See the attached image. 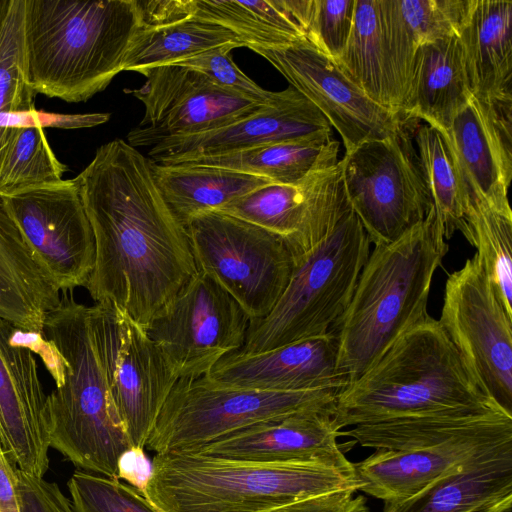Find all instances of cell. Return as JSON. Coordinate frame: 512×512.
I'll list each match as a JSON object with an SVG mask.
<instances>
[{"instance_id":"cell-1","label":"cell","mask_w":512,"mask_h":512,"mask_svg":"<svg viewBox=\"0 0 512 512\" xmlns=\"http://www.w3.org/2000/svg\"><path fill=\"white\" fill-rule=\"evenodd\" d=\"M95 241L85 286L146 327L198 272L185 227L154 181L149 159L122 139L101 145L74 178Z\"/></svg>"},{"instance_id":"cell-2","label":"cell","mask_w":512,"mask_h":512,"mask_svg":"<svg viewBox=\"0 0 512 512\" xmlns=\"http://www.w3.org/2000/svg\"><path fill=\"white\" fill-rule=\"evenodd\" d=\"M307 217L287 242L294 268L271 312L250 323L237 352L257 353L330 332L349 305L371 241L344 189L340 161L299 183Z\"/></svg>"},{"instance_id":"cell-3","label":"cell","mask_w":512,"mask_h":512,"mask_svg":"<svg viewBox=\"0 0 512 512\" xmlns=\"http://www.w3.org/2000/svg\"><path fill=\"white\" fill-rule=\"evenodd\" d=\"M449 250L434 205L397 240L374 245L333 329L337 369L353 382L428 314L434 274Z\"/></svg>"},{"instance_id":"cell-4","label":"cell","mask_w":512,"mask_h":512,"mask_svg":"<svg viewBox=\"0 0 512 512\" xmlns=\"http://www.w3.org/2000/svg\"><path fill=\"white\" fill-rule=\"evenodd\" d=\"M27 81L35 94L86 102L123 72L143 24L139 0H24Z\"/></svg>"},{"instance_id":"cell-5","label":"cell","mask_w":512,"mask_h":512,"mask_svg":"<svg viewBox=\"0 0 512 512\" xmlns=\"http://www.w3.org/2000/svg\"><path fill=\"white\" fill-rule=\"evenodd\" d=\"M151 461L144 496L162 512H267L363 487L355 468L316 461L256 462L200 453L155 454Z\"/></svg>"},{"instance_id":"cell-6","label":"cell","mask_w":512,"mask_h":512,"mask_svg":"<svg viewBox=\"0 0 512 512\" xmlns=\"http://www.w3.org/2000/svg\"><path fill=\"white\" fill-rule=\"evenodd\" d=\"M43 335L66 367L64 383L47 395L43 408L49 447L78 470L118 479V459L132 445L94 343L90 306L77 302L73 290L61 291L46 314Z\"/></svg>"},{"instance_id":"cell-7","label":"cell","mask_w":512,"mask_h":512,"mask_svg":"<svg viewBox=\"0 0 512 512\" xmlns=\"http://www.w3.org/2000/svg\"><path fill=\"white\" fill-rule=\"evenodd\" d=\"M480 407L501 408L475 382L439 321L427 315L339 391L332 418L341 431L388 419Z\"/></svg>"},{"instance_id":"cell-8","label":"cell","mask_w":512,"mask_h":512,"mask_svg":"<svg viewBox=\"0 0 512 512\" xmlns=\"http://www.w3.org/2000/svg\"><path fill=\"white\" fill-rule=\"evenodd\" d=\"M341 388L266 391L178 379L146 443L155 454L192 453L242 428L310 413L333 414Z\"/></svg>"},{"instance_id":"cell-9","label":"cell","mask_w":512,"mask_h":512,"mask_svg":"<svg viewBox=\"0 0 512 512\" xmlns=\"http://www.w3.org/2000/svg\"><path fill=\"white\" fill-rule=\"evenodd\" d=\"M197 271L214 279L252 321L266 317L294 268L284 238L219 211L202 212L184 226Z\"/></svg>"},{"instance_id":"cell-10","label":"cell","mask_w":512,"mask_h":512,"mask_svg":"<svg viewBox=\"0 0 512 512\" xmlns=\"http://www.w3.org/2000/svg\"><path fill=\"white\" fill-rule=\"evenodd\" d=\"M347 198L371 244H387L424 220L433 202L403 127L340 160Z\"/></svg>"},{"instance_id":"cell-11","label":"cell","mask_w":512,"mask_h":512,"mask_svg":"<svg viewBox=\"0 0 512 512\" xmlns=\"http://www.w3.org/2000/svg\"><path fill=\"white\" fill-rule=\"evenodd\" d=\"M90 322L115 409L131 445L145 449L178 379L145 327L115 305L90 306Z\"/></svg>"},{"instance_id":"cell-12","label":"cell","mask_w":512,"mask_h":512,"mask_svg":"<svg viewBox=\"0 0 512 512\" xmlns=\"http://www.w3.org/2000/svg\"><path fill=\"white\" fill-rule=\"evenodd\" d=\"M438 321L480 389L512 414V317L475 254L448 275Z\"/></svg>"},{"instance_id":"cell-13","label":"cell","mask_w":512,"mask_h":512,"mask_svg":"<svg viewBox=\"0 0 512 512\" xmlns=\"http://www.w3.org/2000/svg\"><path fill=\"white\" fill-rule=\"evenodd\" d=\"M251 319L214 279L196 275L145 327L177 379L210 372L223 357L242 348Z\"/></svg>"},{"instance_id":"cell-14","label":"cell","mask_w":512,"mask_h":512,"mask_svg":"<svg viewBox=\"0 0 512 512\" xmlns=\"http://www.w3.org/2000/svg\"><path fill=\"white\" fill-rule=\"evenodd\" d=\"M4 201L60 291L85 287L95 263V241L75 179L24 188Z\"/></svg>"},{"instance_id":"cell-15","label":"cell","mask_w":512,"mask_h":512,"mask_svg":"<svg viewBox=\"0 0 512 512\" xmlns=\"http://www.w3.org/2000/svg\"><path fill=\"white\" fill-rule=\"evenodd\" d=\"M137 73L145 77V83L126 90L144 105L142 121L127 136L133 147H152L168 138L218 129L264 105L226 91L185 66L166 64Z\"/></svg>"},{"instance_id":"cell-16","label":"cell","mask_w":512,"mask_h":512,"mask_svg":"<svg viewBox=\"0 0 512 512\" xmlns=\"http://www.w3.org/2000/svg\"><path fill=\"white\" fill-rule=\"evenodd\" d=\"M311 101L342 138L346 152L400 130L402 118L369 98L336 61L306 38L278 48H253Z\"/></svg>"},{"instance_id":"cell-17","label":"cell","mask_w":512,"mask_h":512,"mask_svg":"<svg viewBox=\"0 0 512 512\" xmlns=\"http://www.w3.org/2000/svg\"><path fill=\"white\" fill-rule=\"evenodd\" d=\"M331 135L321 111L292 86L254 113L218 129L162 140L149 150V160L174 165L200 157L262 145Z\"/></svg>"},{"instance_id":"cell-18","label":"cell","mask_w":512,"mask_h":512,"mask_svg":"<svg viewBox=\"0 0 512 512\" xmlns=\"http://www.w3.org/2000/svg\"><path fill=\"white\" fill-rule=\"evenodd\" d=\"M12 326L0 318V441L19 470L44 477L50 465L42 417L47 395L34 354L12 342Z\"/></svg>"},{"instance_id":"cell-19","label":"cell","mask_w":512,"mask_h":512,"mask_svg":"<svg viewBox=\"0 0 512 512\" xmlns=\"http://www.w3.org/2000/svg\"><path fill=\"white\" fill-rule=\"evenodd\" d=\"M205 376L223 385L266 391L342 389L349 383L337 369L332 331L257 353L233 352Z\"/></svg>"},{"instance_id":"cell-20","label":"cell","mask_w":512,"mask_h":512,"mask_svg":"<svg viewBox=\"0 0 512 512\" xmlns=\"http://www.w3.org/2000/svg\"><path fill=\"white\" fill-rule=\"evenodd\" d=\"M470 190L499 208H510L512 100L470 97L444 134Z\"/></svg>"},{"instance_id":"cell-21","label":"cell","mask_w":512,"mask_h":512,"mask_svg":"<svg viewBox=\"0 0 512 512\" xmlns=\"http://www.w3.org/2000/svg\"><path fill=\"white\" fill-rule=\"evenodd\" d=\"M508 440H512V422L435 446L376 449L354 463V468L363 483L361 491L384 502L399 501L419 493L478 452Z\"/></svg>"},{"instance_id":"cell-22","label":"cell","mask_w":512,"mask_h":512,"mask_svg":"<svg viewBox=\"0 0 512 512\" xmlns=\"http://www.w3.org/2000/svg\"><path fill=\"white\" fill-rule=\"evenodd\" d=\"M340 430L329 413L261 422L207 444L197 452L256 462L316 461L354 469L337 442Z\"/></svg>"},{"instance_id":"cell-23","label":"cell","mask_w":512,"mask_h":512,"mask_svg":"<svg viewBox=\"0 0 512 512\" xmlns=\"http://www.w3.org/2000/svg\"><path fill=\"white\" fill-rule=\"evenodd\" d=\"M512 440L492 445L382 512H510Z\"/></svg>"},{"instance_id":"cell-24","label":"cell","mask_w":512,"mask_h":512,"mask_svg":"<svg viewBox=\"0 0 512 512\" xmlns=\"http://www.w3.org/2000/svg\"><path fill=\"white\" fill-rule=\"evenodd\" d=\"M60 290L41 264L0 195V318L43 333Z\"/></svg>"},{"instance_id":"cell-25","label":"cell","mask_w":512,"mask_h":512,"mask_svg":"<svg viewBox=\"0 0 512 512\" xmlns=\"http://www.w3.org/2000/svg\"><path fill=\"white\" fill-rule=\"evenodd\" d=\"M471 96L459 36L417 47L402 118L421 119L446 134Z\"/></svg>"},{"instance_id":"cell-26","label":"cell","mask_w":512,"mask_h":512,"mask_svg":"<svg viewBox=\"0 0 512 512\" xmlns=\"http://www.w3.org/2000/svg\"><path fill=\"white\" fill-rule=\"evenodd\" d=\"M459 39L471 94L512 100V1L470 0Z\"/></svg>"},{"instance_id":"cell-27","label":"cell","mask_w":512,"mask_h":512,"mask_svg":"<svg viewBox=\"0 0 512 512\" xmlns=\"http://www.w3.org/2000/svg\"><path fill=\"white\" fill-rule=\"evenodd\" d=\"M335 61L369 98L402 118L404 89L390 48L382 0H355L352 31Z\"/></svg>"},{"instance_id":"cell-28","label":"cell","mask_w":512,"mask_h":512,"mask_svg":"<svg viewBox=\"0 0 512 512\" xmlns=\"http://www.w3.org/2000/svg\"><path fill=\"white\" fill-rule=\"evenodd\" d=\"M512 422L499 407L461 408L354 426L339 436L375 449L409 450L435 446Z\"/></svg>"},{"instance_id":"cell-29","label":"cell","mask_w":512,"mask_h":512,"mask_svg":"<svg viewBox=\"0 0 512 512\" xmlns=\"http://www.w3.org/2000/svg\"><path fill=\"white\" fill-rule=\"evenodd\" d=\"M338 153L339 142L331 135H320L200 157L179 164L223 168L276 184L298 185L309 174L335 166L339 162Z\"/></svg>"},{"instance_id":"cell-30","label":"cell","mask_w":512,"mask_h":512,"mask_svg":"<svg viewBox=\"0 0 512 512\" xmlns=\"http://www.w3.org/2000/svg\"><path fill=\"white\" fill-rule=\"evenodd\" d=\"M149 162L165 203L183 226L202 212L218 210L234 199L272 183L223 168Z\"/></svg>"},{"instance_id":"cell-31","label":"cell","mask_w":512,"mask_h":512,"mask_svg":"<svg viewBox=\"0 0 512 512\" xmlns=\"http://www.w3.org/2000/svg\"><path fill=\"white\" fill-rule=\"evenodd\" d=\"M173 14L223 26L249 49L284 47L306 38L281 0H173Z\"/></svg>"},{"instance_id":"cell-32","label":"cell","mask_w":512,"mask_h":512,"mask_svg":"<svg viewBox=\"0 0 512 512\" xmlns=\"http://www.w3.org/2000/svg\"><path fill=\"white\" fill-rule=\"evenodd\" d=\"M469 6L470 0H383L389 41L404 80L418 46L459 36Z\"/></svg>"},{"instance_id":"cell-33","label":"cell","mask_w":512,"mask_h":512,"mask_svg":"<svg viewBox=\"0 0 512 512\" xmlns=\"http://www.w3.org/2000/svg\"><path fill=\"white\" fill-rule=\"evenodd\" d=\"M227 45L245 47L225 27L193 17L158 25L142 24L130 44L123 71L172 64Z\"/></svg>"},{"instance_id":"cell-34","label":"cell","mask_w":512,"mask_h":512,"mask_svg":"<svg viewBox=\"0 0 512 512\" xmlns=\"http://www.w3.org/2000/svg\"><path fill=\"white\" fill-rule=\"evenodd\" d=\"M415 142L420 170L448 240L462 226L469 186L443 133L424 124L416 130Z\"/></svg>"},{"instance_id":"cell-35","label":"cell","mask_w":512,"mask_h":512,"mask_svg":"<svg viewBox=\"0 0 512 512\" xmlns=\"http://www.w3.org/2000/svg\"><path fill=\"white\" fill-rule=\"evenodd\" d=\"M459 231L476 249L475 255L506 312L512 317L511 208L496 207L469 190Z\"/></svg>"},{"instance_id":"cell-36","label":"cell","mask_w":512,"mask_h":512,"mask_svg":"<svg viewBox=\"0 0 512 512\" xmlns=\"http://www.w3.org/2000/svg\"><path fill=\"white\" fill-rule=\"evenodd\" d=\"M65 170L46 138L38 114L21 127L0 160V195L60 181Z\"/></svg>"},{"instance_id":"cell-37","label":"cell","mask_w":512,"mask_h":512,"mask_svg":"<svg viewBox=\"0 0 512 512\" xmlns=\"http://www.w3.org/2000/svg\"><path fill=\"white\" fill-rule=\"evenodd\" d=\"M291 241L302 231L306 206L298 185L271 183L259 187L218 210Z\"/></svg>"},{"instance_id":"cell-38","label":"cell","mask_w":512,"mask_h":512,"mask_svg":"<svg viewBox=\"0 0 512 512\" xmlns=\"http://www.w3.org/2000/svg\"><path fill=\"white\" fill-rule=\"evenodd\" d=\"M24 7V0H9L0 21V116L36 111L27 81Z\"/></svg>"},{"instance_id":"cell-39","label":"cell","mask_w":512,"mask_h":512,"mask_svg":"<svg viewBox=\"0 0 512 512\" xmlns=\"http://www.w3.org/2000/svg\"><path fill=\"white\" fill-rule=\"evenodd\" d=\"M67 489L74 512H162L119 479L77 470L69 478Z\"/></svg>"},{"instance_id":"cell-40","label":"cell","mask_w":512,"mask_h":512,"mask_svg":"<svg viewBox=\"0 0 512 512\" xmlns=\"http://www.w3.org/2000/svg\"><path fill=\"white\" fill-rule=\"evenodd\" d=\"M238 48L227 45L205 51L192 58L172 63L188 67L207 76L220 88L257 104L271 101L275 92L267 91L249 78L233 61L230 51Z\"/></svg>"},{"instance_id":"cell-41","label":"cell","mask_w":512,"mask_h":512,"mask_svg":"<svg viewBox=\"0 0 512 512\" xmlns=\"http://www.w3.org/2000/svg\"><path fill=\"white\" fill-rule=\"evenodd\" d=\"M354 12L355 0H315L306 39L328 57L338 59L349 40Z\"/></svg>"},{"instance_id":"cell-42","label":"cell","mask_w":512,"mask_h":512,"mask_svg":"<svg viewBox=\"0 0 512 512\" xmlns=\"http://www.w3.org/2000/svg\"><path fill=\"white\" fill-rule=\"evenodd\" d=\"M17 497L20 512H74L70 499L57 483L18 468Z\"/></svg>"},{"instance_id":"cell-43","label":"cell","mask_w":512,"mask_h":512,"mask_svg":"<svg viewBox=\"0 0 512 512\" xmlns=\"http://www.w3.org/2000/svg\"><path fill=\"white\" fill-rule=\"evenodd\" d=\"M355 490H341L290 503L267 512H370L367 500Z\"/></svg>"},{"instance_id":"cell-44","label":"cell","mask_w":512,"mask_h":512,"mask_svg":"<svg viewBox=\"0 0 512 512\" xmlns=\"http://www.w3.org/2000/svg\"><path fill=\"white\" fill-rule=\"evenodd\" d=\"M10 338L12 342L30 350L38 355L47 371L56 383L61 386L65 379V362L55 345L43 333L27 331L12 326Z\"/></svg>"},{"instance_id":"cell-45","label":"cell","mask_w":512,"mask_h":512,"mask_svg":"<svg viewBox=\"0 0 512 512\" xmlns=\"http://www.w3.org/2000/svg\"><path fill=\"white\" fill-rule=\"evenodd\" d=\"M152 473V461L143 448L130 447L125 450L117 462V477L124 480L141 494H145Z\"/></svg>"},{"instance_id":"cell-46","label":"cell","mask_w":512,"mask_h":512,"mask_svg":"<svg viewBox=\"0 0 512 512\" xmlns=\"http://www.w3.org/2000/svg\"><path fill=\"white\" fill-rule=\"evenodd\" d=\"M0 512H20L17 497V467L0 441Z\"/></svg>"},{"instance_id":"cell-47","label":"cell","mask_w":512,"mask_h":512,"mask_svg":"<svg viewBox=\"0 0 512 512\" xmlns=\"http://www.w3.org/2000/svg\"><path fill=\"white\" fill-rule=\"evenodd\" d=\"M8 4H9V0H0V21L7 9Z\"/></svg>"}]
</instances>
